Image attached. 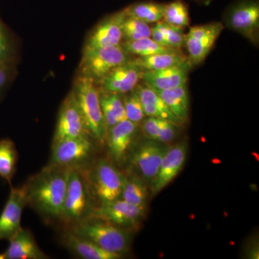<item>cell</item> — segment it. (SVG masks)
<instances>
[{"label":"cell","mask_w":259,"mask_h":259,"mask_svg":"<svg viewBox=\"0 0 259 259\" xmlns=\"http://www.w3.org/2000/svg\"><path fill=\"white\" fill-rule=\"evenodd\" d=\"M70 171L47 164L24 184L28 206L47 224H61Z\"/></svg>","instance_id":"obj_1"},{"label":"cell","mask_w":259,"mask_h":259,"mask_svg":"<svg viewBox=\"0 0 259 259\" xmlns=\"http://www.w3.org/2000/svg\"><path fill=\"white\" fill-rule=\"evenodd\" d=\"M83 116L89 134L97 144L104 145L107 127L100 105V93L96 83L88 76H76L72 90Z\"/></svg>","instance_id":"obj_2"},{"label":"cell","mask_w":259,"mask_h":259,"mask_svg":"<svg viewBox=\"0 0 259 259\" xmlns=\"http://www.w3.org/2000/svg\"><path fill=\"white\" fill-rule=\"evenodd\" d=\"M96 206L82 168H71L61 224L68 228L90 218Z\"/></svg>","instance_id":"obj_3"},{"label":"cell","mask_w":259,"mask_h":259,"mask_svg":"<svg viewBox=\"0 0 259 259\" xmlns=\"http://www.w3.org/2000/svg\"><path fill=\"white\" fill-rule=\"evenodd\" d=\"M76 234L88 238L110 253L123 256L128 251L131 237L129 230L101 220L88 218L68 227Z\"/></svg>","instance_id":"obj_4"},{"label":"cell","mask_w":259,"mask_h":259,"mask_svg":"<svg viewBox=\"0 0 259 259\" xmlns=\"http://www.w3.org/2000/svg\"><path fill=\"white\" fill-rule=\"evenodd\" d=\"M82 168L95 202L107 203L121 198L125 175L111 161L101 158Z\"/></svg>","instance_id":"obj_5"},{"label":"cell","mask_w":259,"mask_h":259,"mask_svg":"<svg viewBox=\"0 0 259 259\" xmlns=\"http://www.w3.org/2000/svg\"><path fill=\"white\" fill-rule=\"evenodd\" d=\"M130 60L129 54L122 45L89 49L83 48L79 74L99 83L110 71Z\"/></svg>","instance_id":"obj_6"},{"label":"cell","mask_w":259,"mask_h":259,"mask_svg":"<svg viewBox=\"0 0 259 259\" xmlns=\"http://www.w3.org/2000/svg\"><path fill=\"white\" fill-rule=\"evenodd\" d=\"M95 140L90 136L63 140L52 144L48 164L64 168H82L92 161L95 151Z\"/></svg>","instance_id":"obj_7"},{"label":"cell","mask_w":259,"mask_h":259,"mask_svg":"<svg viewBox=\"0 0 259 259\" xmlns=\"http://www.w3.org/2000/svg\"><path fill=\"white\" fill-rule=\"evenodd\" d=\"M144 212L145 208L120 198L107 203L97 204L94 207L90 218L129 230L138 226L144 215Z\"/></svg>","instance_id":"obj_8"},{"label":"cell","mask_w":259,"mask_h":259,"mask_svg":"<svg viewBox=\"0 0 259 259\" xmlns=\"http://www.w3.org/2000/svg\"><path fill=\"white\" fill-rule=\"evenodd\" d=\"M89 134L76 97L71 90L61 105L52 144L65 139H74Z\"/></svg>","instance_id":"obj_9"},{"label":"cell","mask_w":259,"mask_h":259,"mask_svg":"<svg viewBox=\"0 0 259 259\" xmlns=\"http://www.w3.org/2000/svg\"><path fill=\"white\" fill-rule=\"evenodd\" d=\"M224 26L221 23H212L192 27L185 35V45L191 65L202 63L208 55Z\"/></svg>","instance_id":"obj_10"},{"label":"cell","mask_w":259,"mask_h":259,"mask_svg":"<svg viewBox=\"0 0 259 259\" xmlns=\"http://www.w3.org/2000/svg\"><path fill=\"white\" fill-rule=\"evenodd\" d=\"M139 124L127 119L107 130L105 144H107L112 161L118 165L126 161L139 134Z\"/></svg>","instance_id":"obj_11"},{"label":"cell","mask_w":259,"mask_h":259,"mask_svg":"<svg viewBox=\"0 0 259 259\" xmlns=\"http://www.w3.org/2000/svg\"><path fill=\"white\" fill-rule=\"evenodd\" d=\"M226 23L252 42H257L259 28V4L257 0H243L231 7Z\"/></svg>","instance_id":"obj_12"},{"label":"cell","mask_w":259,"mask_h":259,"mask_svg":"<svg viewBox=\"0 0 259 259\" xmlns=\"http://www.w3.org/2000/svg\"><path fill=\"white\" fill-rule=\"evenodd\" d=\"M26 206L28 200L24 185L18 187L10 186L9 197L0 214V241H8L23 228L22 215Z\"/></svg>","instance_id":"obj_13"},{"label":"cell","mask_w":259,"mask_h":259,"mask_svg":"<svg viewBox=\"0 0 259 259\" xmlns=\"http://www.w3.org/2000/svg\"><path fill=\"white\" fill-rule=\"evenodd\" d=\"M125 16L122 10L102 20L90 32L84 48L97 49L120 46L124 40L122 22Z\"/></svg>","instance_id":"obj_14"},{"label":"cell","mask_w":259,"mask_h":259,"mask_svg":"<svg viewBox=\"0 0 259 259\" xmlns=\"http://www.w3.org/2000/svg\"><path fill=\"white\" fill-rule=\"evenodd\" d=\"M187 154V146L185 143L169 146L160 164L157 175L151 182L153 194L161 192L175 180L185 165Z\"/></svg>","instance_id":"obj_15"},{"label":"cell","mask_w":259,"mask_h":259,"mask_svg":"<svg viewBox=\"0 0 259 259\" xmlns=\"http://www.w3.org/2000/svg\"><path fill=\"white\" fill-rule=\"evenodd\" d=\"M169 146L153 140H148L136 149L132 163L146 181L152 182Z\"/></svg>","instance_id":"obj_16"},{"label":"cell","mask_w":259,"mask_h":259,"mask_svg":"<svg viewBox=\"0 0 259 259\" xmlns=\"http://www.w3.org/2000/svg\"><path fill=\"white\" fill-rule=\"evenodd\" d=\"M143 70L130 59L117 66L100 81L104 91L122 95L136 88L142 76Z\"/></svg>","instance_id":"obj_17"},{"label":"cell","mask_w":259,"mask_h":259,"mask_svg":"<svg viewBox=\"0 0 259 259\" xmlns=\"http://www.w3.org/2000/svg\"><path fill=\"white\" fill-rule=\"evenodd\" d=\"M191 64L187 60L177 66L156 71H143L144 84L154 90H166L187 84Z\"/></svg>","instance_id":"obj_18"},{"label":"cell","mask_w":259,"mask_h":259,"mask_svg":"<svg viewBox=\"0 0 259 259\" xmlns=\"http://www.w3.org/2000/svg\"><path fill=\"white\" fill-rule=\"evenodd\" d=\"M61 244L73 255L82 259H119L122 255L110 253L100 248L88 238L76 234L68 228H63Z\"/></svg>","instance_id":"obj_19"},{"label":"cell","mask_w":259,"mask_h":259,"mask_svg":"<svg viewBox=\"0 0 259 259\" xmlns=\"http://www.w3.org/2000/svg\"><path fill=\"white\" fill-rule=\"evenodd\" d=\"M7 249L0 253V259H48L35 241V237L29 229L22 228L10 238Z\"/></svg>","instance_id":"obj_20"},{"label":"cell","mask_w":259,"mask_h":259,"mask_svg":"<svg viewBox=\"0 0 259 259\" xmlns=\"http://www.w3.org/2000/svg\"><path fill=\"white\" fill-rule=\"evenodd\" d=\"M136 89L142 102L146 116L160 117L176 122L177 124L182 123L172 114L161 97L154 90L146 84L139 85L136 87Z\"/></svg>","instance_id":"obj_21"},{"label":"cell","mask_w":259,"mask_h":259,"mask_svg":"<svg viewBox=\"0 0 259 259\" xmlns=\"http://www.w3.org/2000/svg\"><path fill=\"white\" fill-rule=\"evenodd\" d=\"M155 91L181 122L187 120L189 114V95L187 84L170 90Z\"/></svg>","instance_id":"obj_22"},{"label":"cell","mask_w":259,"mask_h":259,"mask_svg":"<svg viewBox=\"0 0 259 259\" xmlns=\"http://www.w3.org/2000/svg\"><path fill=\"white\" fill-rule=\"evenodd\" d=\"M99 93L102 112L107 130L125 120V107L120 95L102 90L101 91L99 90Z\"/></svg>","instance_id":"obj_23"},{"label":"cell","mask_w":259,"mask_h":259,"mask_svg":"<svg viewBox=\"0 0 259 259\" xmlns=\"http://www.w3.org/2000/svg\"><path fill=\"white\" fill-rule=\"evenodd\" d=\"M132 60L143 71H156L177 66L185 62L188 59L177 51L175 52L138 57Z\"/></svg>","instance_id":"obj_24"},{"label":"cell","mask_w":259,"mask_h":259,"mask_svg":"<svg viewBox=\"0 0 259 259\" xmlns=\"http://www.w3.org/2000/svg\"><path fill=\"white\" fill-rule=\"evenodd\" d=\"M18 158L15 143L10 139L0 140V178L10 186L16 173Z\"/></svg>","instance_id":"obj_25"},{"label":"cell","mask_w":259,"mask_h":259,"mask_svg":"<svg viewBox=\"0 0 259 259\" xmlns=\"http://www.w3.org/2000/svg\"><path fill=\"white\" fill-rule=\"evenodd\" d=\"M121 45L129 55L138 56L139 57L177 51V49L171 47L160 45L151 37H144L139 40H124Z\"/></svg>","instance_id":"obj_26"},{"label":"cell","mask_w":259,"mask_h":259,"mask_svg":"<svg viewBox=\"0 0 259 259\" xmlns=\"http://www.w3.org/2000/svg\"><path fill=\"white\" fill-rule=\"evenodd\" d=\"M164 4L151 3H139L124 9L126 15L139 19L148 24L156 23L163 20Z\"/></svg>","instance_id":"obj_27"},{"label":"cell","mask_w":259,"mask_h":259,"mask_svg":"<svg viewBox=\"0 0 259 259\" xmlns=\"http://www.w3.org/2000/svg\"><path fill=\"white\" fill-rule=\"evenodd\" d=\"M121 199L134 205L145 208L147 199L146 185L139 178L125 176Z\"/></svg>","instance_id":"obj_28"},{"label":"cell","mask_w":259,"mask_h":259,"mask_svg":"<svg viewBox=\"0 0 259 259\" xmlns=\"http://www.w3.org/2000/svg\"><path fill=\"white\" fill-rule=\"evenodd\" d=\"M163 21L174 26L184 27L190 25L188 9L182 0H175L165 5Z\"/></svg>","instance_id":"obj_29"},{"label":"cell","mask_w":259,"mask_h":259,"mask_svg":"<svg viewBox=\"0 0 259 259\" xmlns=\"http://www.w3.org/2000/svg\"><path fill=\"white\" fill-rule=\"evenodd\" d=\"M151 28L149 24L139 19L127 16L126 14L122 22V30L125 40H139L144 37H150L151 36Z\"/></svg>","instance_id":"obj_30"},{"label":"cell","mask_w":259,"mask_h":259,"mask_svg":"<svg viewBox=\"0 0 259 259\" xmlns=\"http://www.w3.org/2000/svg\"><path fill=\"white\" fill-rule=\"evenodd\" d=\"M122 100L125 107L126 119L134 123H141L146 116L137 89L130 92Z\"/></svg>","instance_id":"obj_31"},{"label":"cell","mask_w":259,"mask_h":259,"mask_svg":"<svg viewBox=\"0 0 259 259\" xmlns=\"http://www.w3.org/2000/svg\"><path fill=\"white\" fill-rule=\"evenodd\" d=\"M14 61V48L9 30L0 18V63Z\"/></svg>","instance_id":"obj_32"},{"label":"cell","mask_w":259,"mask_h":259,"mask_svg":"<svg viewBox=\"0 0 259 259\" xmlns=\"http://www.w3.org/2000/svg\"><path fill=\"white\" fill-rule=\"evenodd\" d=\"M158 23L166 35L168 47L178 50L185 46V35L183 28L169 25L163 20Z\"/></svg>","instance_id":"obj_33"},{"label":"cell","mask_w":259,"mask_h":259,"mask_svg":"<svg viewBox=\"0 0 259 259\" xmlns=\"http://www.w3.org/2000/svg\"><path fill=\"white\" fill-rule=\"evenodd\" d=\"M146 117H147L142 120V125H141L143 134L148 140L157 141L163 119L160 117H150V116H146Z\"/></svg>","instance_id":"obj_34"},{"label":"cell","mask_w":259,"mask_h":259,"mask_svg":"<svg viewBox=\"0 0 259 259\" xmlns=\"http://www.w3.org/2000/svg\"><path fill=\"white\" fill-rule=\"evenodd\" d=\"M178 125L176 122L163 119L159 136L156 141L166 144L171 142L178 134Z\"/></svg>","instance_id":"obj_35"},{"label":"cell","mask_w":259,"mask_h":259,"mask_svg":"<svg viewBox=\"0 0 259 259\" xmlns=\"http://www.w3.org/2000/svg\"><path fill=\"white\" fill-rule=\"evenodd\" d=\"M15 71L14 61L0 63V97L13 79Z\"/></svg>","instance_id":"obj_36"},{"label":"cell","mask_w":259,"mask_h":259,"mask_svg":"<svg viewBox=\"0 0 259 259\" xmlns=\"http://www.w3.org/2000/svg\"><path fill=\"white\" fill-rule=\"evenodd\" d=\"M151 37L154 41L158 42L160 45L169 47H168V42H167L166 35H165L164 32L162 30L158 23H156V25L151 28Z\"/></svg>","instance_id":"obj_37"},{"label":"cell","mask_w":259,"mask_h":259,"mask_svg":"<svg viewBox=\"0 0 259 259\" xmlns=\"http://www.w3.org/2000/svg\"><path fill=\"white\" fill-rule=\"evenodd\" d=\"M196 1H197V2H204V3H205V2L209 1V0H196Z\"/></svg>","instance_id":"obj_38"}]
</instances>
